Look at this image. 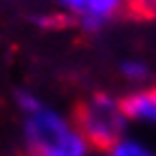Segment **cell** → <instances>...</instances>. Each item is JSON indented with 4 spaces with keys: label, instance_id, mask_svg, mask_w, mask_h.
Returning a JSON list of instances; mask_svg holds the SVG:
<instances>
[{
    "label": "cell",
    "instance_id": "6da1fadb",
    "mask_svg": "<svg viewBox=\"0 0 156 156\" xmlns=\"http://www.w3.org/2000/svg\"><path fill=\"white\" fill-rule=\"evenodd\" d=\"M23 140L30 156H87L90 145L80 129L58 110L39 103L23 112Z\"/></svg>",
    "mask_w": 156,
    "mask_h": 156
},
{
    "label": "cell",
    "instance_id": "7a4b0ae2",
    "mask_svg": "<svg viewBox=\"0 0 156 156\" xmlns=\"http://www.w3.org/2000/svg\"><path fill=\"white\" fill-rule=\"evenodd\" d=\"M129 117L122 110V101H115L108 94H94L87 103L78 108L76 126L87 140L90 149L110 151L119 138H124Z\"/></svg>",
    "mask_w": 156,
    "mask_h": 156
},
{
    "label": "cell",
    "instance_id": "3957f363",
    "mask_svg": "<svg viewBox=\"0 0 156 156\" xmlns=\"http://www.w3.org/2000/svg\"><path fill=\"white\" fill-rule=\"evenodd\" d=\"M58 2L87 32L101 30L108 21L115 19L122 12V7L126 5L124 0H58Z\"/></svg>",
    "mask_w": 156,
    "mask_h": 156
},
{
    "label": "cell",
    "instance_id": "277c9868",
    "mask_svg": "<svg viewBox=\"0 0 156 156\" xmlns=\"http://www.w3.org/2000/svg\"><path fill=\"white\" fill-rule=\"evenodd\" d=\"M122 110L133 122L147 124V126H156V87L129 94L122 101Z\"/></svg>",
    "mask_w": 156,
    "mask_h": 156
},
{
    "label": "cell",
    "instance_id": "5b68a950",
    "mask_svg": "<svg viewBox=\"0 0 156 156\" xmlns=\"http://www.w3.org/2000/svg\"><path fill=\"white\" fill-rule=\"evenodd\" d=\"M108 154L110 156H156V151L145 147L142 142L133 140V138H119Z\"/></svg>",
    "mask_w": 156,
    "mask_h": 156
},
{
    "label": "cell",
    "instance_id": "8992f818",
    "mask_svg": "<svg viewBox=\"0 0 156 156\" xmlns=\"http://www.w3.org/2000/svg\"><path fill=\"white\" fill-rule=\"evenodd\" d=\"M119 71H122V76L126 78V80H131V83H142V80H147V76H149L147 64L138 62V60H126V62H122Z\"/></svg>",
    "mask_w": 156,
    "mask_h": 156
},
{
    "label": "cell",
    "instance_id": "52a82bcc",
    "mask_svg": "<svg viewBox=\"0 0 156 156\" xmlns=\"http://www.w3.org/2000/svg\"><path fill=\"white\" fill-rule=\"evenodd\" d=\"M124 2H126L136 14H142V16L156 14V0H124Z\"/></svg>",
    "mask_w": 156,
    "mask_h": 156
},
{
    "label": "cell",
    "instance_id": "ba28073f",
    "mask_svg": "<svg viewBox=\"0 0 156 156\" xmlns=\"http://www.w3.org/2000/svg\"><path fill=\"white\" fill-rule=\"evenodd\" d=\"M37 23L41 25V28H55V25H62V23H67V21H64L62 16L53 14V16H41V19H37Z\"/></svg>",
    "mask_w": 156,
    "mask_h": 156
},
{
    "label": "cell",
    "instance_id": "9c48e42d",
    "mask_svg": "<svg viewBox=\"0 0 156 156\" xmlns=\"http://www.w3.org/2000/svg\"><path fill=\"white\" fill-rule=\"evenodd\" d=\"M90 156V154H87ZM99 156H110V154H108V151H101V154H99Z\"/></svg>",
    "mask_w": 156,
    "mask_h": 156
}]
</instances>
